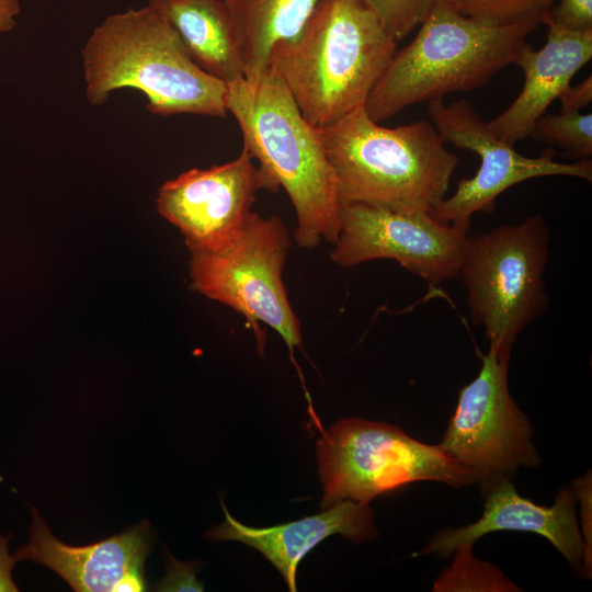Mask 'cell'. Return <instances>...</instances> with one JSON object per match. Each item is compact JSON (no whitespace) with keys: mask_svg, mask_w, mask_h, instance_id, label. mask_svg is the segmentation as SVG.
Returning a JSON list of instances; mask_svg holds the SVG:
<instances>
[{"mask_svg":"<svg viewBox=\"0 0 592 592\" xmlns=\"http://www.w3.org/2000/svg\"><path fill=\"white\" fill-rule=\"evenodd\" d=\"M226 107L239 125L243 149L258 161L262 190L287 193L296 244L334 243L342 207L337 179L320 129L305 118L282 81L266 69L255 80L228 83Z\"/></svg>","mask_w":592,"mask_h":592,"instance_id":"cell-1","label":"cell"},{"mask_svg":"<svg viewBox=\"0 0 592 592\" xmlns=\"http://www.w3.org/2000/svg\"><path fill=\"white\" fill-rule=\"evenodd\" d=\"M396 49L361 0H320L298 35L272 48L266 69L322 128L365 105Z\"/></svg>","mask_w":592,"mask_h":592,"instance_id":"cell-2","label":"cell"},{"mask_svg":"<svg viewBox=\"0 0 592 592\" xmlns=\"http://www.w3.org/2000/svg\"><path fill=\"white\" fill-rule=\"evenodd\" d=\"M86 95L102 105L122 88L139 90L156 115H227V83L190 57L175 30L151 5L106 16L82 48Z\"/></svg>","mask_w":592,"mask_h":592,"instance_id":"cell-3","label":"cell"},{"mask_svg":"<svg viewBox=\"0 0 592 592\" xmlns=\"http://www.w3.org/2000/svg\"><path fill=\"white\" fill-rule=\"evenodd\" d=\"M319 129L341 205L431 213L446 197L458 158L429 121L389 128L361 106Z\"/></svg>","mask_w":592,"mask_h":592,"instance_id":"cell-4","label":"cell"},{"mask_svg":"<svg viewBox=\"0 0 592 592\" xmlns=\"http://www.w3.org/2000/svg\"><path fill=\"white\" fill-rule=\"evenodd\" d=\"M535 22L487 26L434 0L414 38L396 49L365 102L380 123L408 106L466 92L487 83L528 45Z\"/></svg>","mask_w":592,"mask_h":592,"instance_id":"cell-5","label":"cell"},{"mask_svg":"<svg viewBox=\"0 0 592 592\" xmlns=\"http://www.w3.org/2000/svg\"><path fill=\"white\" fill-rule=\"evenodd\" d=\"M548 242L540 215L467 236L459 276L471 322L483 327L497 351L511 350L517 335L547 310Z\"/></svg>","mask_w":592,"mask_h":592,"instance_id":"cell-6","label":"cell"},{"mask_svg":"<svg viewBox=\"0 0 592 592\" xmlns=\"http://www.w3.org/2000/svg\"><path fill=\"white\" fill-rule=\"evenodd\" d=\"M317 458L323 509L343 500L369 504L418 481L453 488L476 483L474 475L440 445L422 443L396 425L360 418L340 420L322 431Z\"/></svg>","mask_w":592,"mask_h":592,"instance_id":"cell-7","label":"cell"},{"mask_svg":"<svg viewBox=\"0 0 592 592\" xmlns=\"http://www.w3.org/2000/svg\"><path fill=\"white\" fill-rule=\"evenodd\" d=\"M291 246L289 231L281 217L251 210L239 234L226 246L191 252L190 287L244 317L261 351L264 335L260 325L274 329L286 343L304 385L294 358L295 348L301 349L303 343L300 321L282 276Z\"/></svg>","mask_w":592,"mask_h":592,"instance_id":"cell-8","label":"cell"},{"mask_svg":"<svg viewBox=\"0 0 592 592\" xmlns=\"http://www.w3.org/2000/svg\"><path fill=\"white\" fill-rule=\"evenodd\" d=\"M510 354L489 346L478 375L460 389L439 444L474 475L480 489L540 463L533 425L509 391Z\"/></svg>","mask_w":592,"mask_h":592,"instance_id":"cell-9","label":"cell"},{"mask_svg":"<svg viewBox=\"0 0 592 592\" xmlns=\"http://www.w3.org/2000/svg\"><path fill=\"white\" fill-rule=\"evenodd\" d=\"M428 114L444 143L478 155L480 164L470 179H462L453 195L442 200L430 213L436 220L468 235L471 216L491 213L499 195L511 186L540 177H572L592 181V162L573 163L555 160L556 148L545 149L538 157L521 155L514 146L499 139L487 122L465 100L446 105L443 99L428 102Z\"/></svg>","mask_w":592,"mask_h":592,"instance_id":"cell-10","label":"cell"},{"mask_svg":"<svg viewBox=\"0 0 592 592\" xmlns=\"http://www.w3.org/2000/svg\"><path fill=\"white\" fill-rule=\"evenodd\" d=\"M467 236L430 213L346 204L341 207V228L330 259L342 267L395 260L434 287L459 277Z\"/></svg>","mask_w":592,"mask_h":592,"instance_id":"cell-11","label":"cell"},{"mask_svg":"<svg viewBox=\"0 0 592 592\" xmlns=\"http://www.w3.org/2000/svg\"><path fill=\"white\" fill-rule=\"evenodd\" d=\"M253 160L242 148L229 162L190 169L161 185L157 210L179 228L191 252L219 249L239 234L262 190Z\"/></svg>","mask_w":592,"mask_h":592,"instance_id":"cell-12","label":"cell"},{"mask_svg":"<svg viewBox=\"0 0 592 592\" xmlns=\"http://www.w3.org/2000/svg\"><path fill=\"white\" fill-rule=\"evenodd\" d=\"M483 512L479 520L458 528H445L433 535L420 555L451 556L463 544H475L498 531L534 533L545 537L581 576L584 544L576 514L573 486H563L553 505H539L521 497L511 479L498 480L480 489Z\"/></svg>","mask_w":592,"mask_h":592,"instance_id":"cell-13","label":"cell"},{"mask_svg":"<svg viewBox=\"0 0 592 592\" xmlns=\"http://www.w3.org/2000/svg\"><path fill=\"white\" fill-rule=\"evenodd\" d=\"M31 511L30 539L15 551L16 561L45 565L77 592H114L126 576H144L152 544L147 521L101 542L73 547L52 534L34 506Z\"/></svg>","mask_w":592,"mask_h":592,"instance_id":"cell-14","label":"cell"},{"mask_svg":"<svg viewBox=\"0 0 592 592\" xmlns=\"http://www.w3.org/2000/svg\"><path fill=\"white\" fill-rule=\"evenodd\" d=\"M544 24L548 27L545 45L539 49L526 45L514 61L524 73L520 94L487 122L489 129L511 146L530 137L536 121L592 57V30H568L548 20Z\"/></svg>","mask_w":592,"mask_h":592,"instance_id":"cell-15","label":"cell"},{"mask_svg":"<svg viewBox=\"0 0 592 592\" xmlns=\"http://www.w3.org/2000/svg\"><path fill=\"white\" fill-rule=\"evenodd\" d=\"M225 521L209 530V540H237L260 551L282 573L288 590L296 591L300 560L325 538L339 534L354 544L374 539L378 532L368 504L343 500L323 512L271 527H251L230 515L221 501Z\"/></svg>","mask_w":592,"mask_h":592,"instance_id":"cell-16","label":"cell"},{"mask_svg":"<svg viewBox=\"0 0 592 592\" xmlns=\"http://www.w3.org/2000/svg\"><path fill=\"white\" fill-rule=\"evenodd\" d=\"M178 33L193 61L231 83L244 78L236 29L224 0H148Z\"/></svg>","mask_w":592,"mask_h":592,"instance_id":"cell-17","label":"cell"},{"mask_svg":"<svg viewBox=\"0 0 592 592\" xmlns=\"http://www.w3.org/2000/svg\"><path fill=\"white\" fill-rule=\"evenodd\" d=\"M232 19L247 80L265 70L272 48L299 34L320 0H224Z\"/></svg>","mask_w":592,"mask_h":592,"instance_id":"cell-18","label":"cell"},{"mask_svg":"<svg viewBox=\"0 0 592 592\" xmlns=\"http://www.w3.org/2000/svg\"><path fill=\"white\" fill-rule=\"evenodd\" d=\"M473 543L456 546L452 562L433 583L434 592L522 591L496 565L478 559Z\"/></svg>","mask_w":592,"mask_h":592,"instance_id":"cell-19","label":"cell"},{"mask_svg":"<svg viewBox=\"0 0 592 592\" xmlns=\"http://www.w3.org/2000/svg\"><path fill=\"white\" fill-rule=\"evenodd\" d=\"M530 137L562 149L568 158L588 159L592 156V114H544L534 124Z\"/></svg>","mask_w":592,"mask_h":592,"instance_id":"cell-20","label":"cell"},{"mask_svg":"<svg viewBox=\"0 0 592 592\" xmlns=\"http://www.w3.org/2000/svg\"><path fill=\"white\" fill-rule=\"evenodd\" d=\"M463 15L487 26L544 24L556 0H448Z\"/></svg>","mask_w":592,"mask_h":592,"instance_id":"cell-21","label":"cell"},{"mask_svg":"<svg viewBox=\"0 0 592 592\" xmlns=\"http://www.w3.org/2000/svg\"><path fill=\"white\" fill-rule=\"evenodd\" d=\"M361 1L375 13L395 42L403 39L419 27L434 2V0Z\"/></svg>","mask_w":592,"mask_h":592,"instance_id":"cell-22","label":"cell"},{"mask_svg":"<svg viewBox=\"0 0 592 592\" xmlns=\"http://www.w3.org/2000/svg\"><path fill=\"white\" fill-rule=\"evenodd\" d=\"M577 502L580 506V531L584 544L581 577L591 578L592 572V480L591 473L574 479Z\"/></svg>","mask_w":592,"mask_h":592,"instance_id":"cell-23","label":"cell"},{"mask_svg":"<svg viewBox=\"0 0 592 592\" xmlns=\"http://www.w3.org/2000/svg\"><path fill=\"white\" fill-rule=\"evenodd\" d=\"M545 20L568 30H592V0H560Z\"/></svg>","mask_w":592,"mask_h":592,"instance_id":"cell-24","label":"cell"},{"mask_svg":"<svg viewBox=\"0 0 592 592\" xmlns=\"http://www.w3.org/2000/svg\"><path fill=\"white\" fill-rule=\"evenodd\" d=\"M166 574L156 585V591H203V584L196 579L197 562H181L167 554Z\"/></svg>","mask_w":592,"mask_h":592,"instance_id":"cell-25","label":"cell"},{"mask_svg":"<svg viewBox=\"0 0 592 592\" xmlns=\"http://www.w3.org/2000/svg\"><path fill=\"white\" fill-rule=\"evenodd\" d=\"M560 101L561 113L580 112L592 101V77L576 86L569 84L558 96Z\"/></svg>","mask_w":592,"mask_h":592,"instance_id":"cell-26","label":"cell"},{"mask_svg":"<svg viewBox=\"0 0 592 592\" xmlns=\"http://www.w3.org/2000/svg\"><path fill=\"white\" fill-rule=\"evenodd\" d=\"M11 537V534L7 536L0 535V592L19 591L12 577L16 559L9 551V540Z\"/></svg>","mask_w":592,"mask_h":592,"instance_id":"cell-27","label":"cell"},{"mask_svg":"<svg viewBox=\"0 0 592 592\" xmlns=\"http://www.w3.org/2000/svg\"><path fill=\"white\" fill-rule=\"evenodd\" d=\"M20 12L19 0H0V36L13 30Z\"/></svg>","mask_w":592,"mask_h":592,"instance_id":"cell-28","label":"cell"}]
</instances>
